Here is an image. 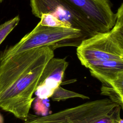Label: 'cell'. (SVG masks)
I'll use <instances>...</instances> for the list:
<instances>
[{
    "instance_id": "obj_5",
    "label": "cell",
    "mask_w": 123,
    "mask_h": 123,
    "mask_svg": "<svg viewBox=\"0 0 123 123\" xmlns=\"http://www.w3.org/2000/svg\"><path fill=\"white\" fill-rule=\"evenodd\" d=\"M33 14L40 18L43 13H50L66 24L70 27L79 30L86 38L99 32L85 16L64 0H29Z\"/></svg>"
},
{
    "instance_id": "obj_8",
    "label": "cell",
    "mask_w": 123,
    "mask_h": 123,
    "mask_svg": "<svg viewBox=\"0 0 123 123\" xmlns=\"http://www.w3.org/2000/svg\"><path fill=\"white\" fill-rule=\"evenodd\" d=\"M53 101H60L61 100H65L71 98H79L82 99H89V97L81 94L74 91H72L65 89L59 86L54 91L53 94L50 97Z\"/></svg>"
},
{
    "instance_id": "obj_3",
    "label": "cell",
    "mask_w": 123,
    "mask_h": 123,
    "mask_svg": "<svg viewBox=\"0 0 123 123\" xmlns=\"http://www.w3.org/2000/svg\"><path fill=\"white\" fill-rule=\"evenodd\" d=\"M122 109L109 98L98 99L43 116L29 114L24 123H119Z\"/></svg>"
},
{
    "instance_id": "obj_11",
    "label": "cell",
    "mask_w": 123,
    "mask_h": 123,
    "mask_svg": "<svg viewBox=\"0 0 123 123\" xmlns=\"http://www.w3.org/2000/svg\"><path fill=\"white\" fill-rule=\"evenodd\" d=\"M0 123H4L3 117L0 113Z\"/></svg>"
},
{
    "instance_id": "obj_13",
    "label": "cell",
    "mask_w": 123,
    "mask_h": 123,
    "mask_svg": "<svg viewBox=\"0 0 123 123\" xmlns=\"http://www.w3.org/2000/svg\"></svg>"
},
{
    "instance_id": "obj_12",
    "label": "cell",
    "mask_w": 123,
    "mask_h": 123,
    "mask_svg": "<svg viewBox=\"0 0 123 123\" xmlns=\"http://www.w3.org/2000/svg\"><path fill=\"white\" fill-rule=\"evenodd\" d=\"M2 1V0H0V2H1Z\"/></svg>"
},
{
    "instance_id": "obj_9",
    "label": "cell",
    "mask_w": 123,
    "mask_h": 123,
    "mask_svg": "<svg viewBox=\"0 0 123 123\" xmlns=\"http://www.w3.org/2000/svg\"><path fill=\"white\" fill-rule=\"evenodd\" d=\"M20 20L19 16L17 15L0 25V45L12 31L18 25Z\"/></svg>"
},
{
    "instance_id": "obj_10",
    "label": "cell",
    "mask_w": 123,
    "mask_h": 123,
    "mask_svg": "<svg viewBox=\"0 0 123 123\" xmlns=\"http://www.w3.org/2000/svg\"><path fill=\"white\" fill-rule=\"evenodd\" d=\"M40 19V21L39 23L42 25L50 27H70L66 24L59 20L50 13L42 14Z\"/></svg>"
},
{
    "instance_id": "obj_7",
    "label": "cell",
    "mask_w": 123,
    "mask_h": 123,
    "mask_svg": "<svg viewBox=\"0 0 123 123\" xmlns=\"http://www.w3.org/2000/svg\"><path fill=\"white\" fill-rule=\"evenodd\" d=\"M69 63L65 60L52 57L47 63L35 91L37 98L48 99L61 84Z\"/></svg>"
},
{
    "instance_id": "obj_2",
    "label": "cell",
    "mask_w": 123,
    "mask_h": 123,
    "mask_svg": "<svg viewBox=\"0 0 123 123\" xmlns=\"http://www.w3.org/2000/svg\"><path fill=\"white\" fill-rule=\"evenodd\" d=\"M76 54L81 64L102 85L123 91V3L112 28L84 39L77 47Z\"/></svg>"
},
{
    "instance_id": "obj_1",
    "label": "cell",
    "mask_w": 123,
    "mask_h": 123,
    "mask_svg": "<svg viewBox=\"0 0 123 123\" xmlns=\"http://www.w3.org/2000/svg\"><path fill=\"white\" fill-rule=\"evenodd\" d=\"M54 56L48 46L30 49L0 62V107L25 121L48 62Z\"/></svg>"
},
{
    "instance_id": "obj_6",
    "label": "cell",
    "mask_w": 123,
    "mask_h": 123,
    "mask_svg": "<svg viewBox=\"0 0 123 123\" xmlns=\"http://www.w3.org/2000/svg\"><path fill=\"white\" fill-rule=\"evenodd\" d=\"M87 18L99 32L108 31L113 26L116 13L109 0H64Z\"/></svg>"
},
{
    "instance_id": "obj_4",
    "label": "cell",
    "mask_w": 123,
    "mask_h": 123,
    "mask_svg": "<svg viewBox=\"0 0 123 123\" xmlns=\"http://www.w3.org/2000/svg\"><path fill=\"white\" fill-rule=\"evenodd\" d=\"M85 39L76 29L44 26L38 23L17 43L0 51V62L13 55L37 47L48 46L53 50L64 47H77Z\"/></svg>"
}]
</instances>
